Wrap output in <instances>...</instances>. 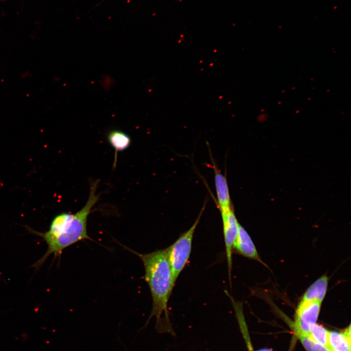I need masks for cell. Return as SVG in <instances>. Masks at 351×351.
Wrapping results in <instances>:
<instances>
[{
	"instance_id": "1",
	"label": "cell",
	"mask_w": 351,
	"mask_h": 351,
	"mask_svg": "<svg viewBox=\"0 0 351 351\" xmlns=\"http://www.w3.org/2000/svg\"><path fill=\"white\" fill-rule=\"evenodd\" d=\"M98 181L91 183L88 199L78 212L73 214L63 213L52 220L49 229L43 233L36 234L40 236L48 246L44 255L37 261L35 266L39 267L51 255L59 258L64 249L80 241L91 239L88 234V217L99 199L96 193Z\"/></svg>"
},
{
	"instance_id": "2",
	"label": "cell",
	"mask_w": 351,
	"mask_h": 351,
	"mask_svg": "<svg viewBox=\"0 0 351 351\" xmlns=\"http://www.w3.org/2000/svg\"><path fill=\"white\" fill-rule=\"evenodd\" d=\"M124 248L137 255L143 263L144 279L150 289L153 302L150 317L155 316L157 322L160 323L164 314L166 322L170 324L168 303L174 286L167 248L141 254L126 246Z\"/></svg>"
},
{
	"instance_id": "3",
	"label": "cell",
	"mask_w": 351,
	"mask_h": 351,
	"mask_svg": "<svg viewBox=\"0 0 351 351\" xmlns=\"http://www.w3.org/2000/svg\"><path fill=\"white\" fill-rule=\"evenodd\" d=\"M203 211L204 208H202L197 218L190 228L181 234L173 244L167 248V257L171 267L174 286H175L177 278L190 258L194 233Z\"/></svg>"
},
{
	"instance_id": "4",
	"label": "cell",
	"mask_w": 351,
	"mask_h": 351,
	"mask_svg": "<svg viewBox=\"0 0 351 351\" xmlns=\"http://www.w3.org/2000/svg\"><path fill=\"white\" fill-rule=\"evenodd\" d=\"M321 303L316 301L300 302L297 306L294 329L296 335L308 334L316 324Z\"/></svg>"
},
{
	"instance_id": "5",
	"label": "cell",
	"mask_w": 351,
	"mask_h": 351,
	"mask_svg": "<svg viewBox=\"0 0 351 351\" xmlns=\"http://www.w3.org/2000/svg\"><path fill=\"white\" fill-rule=\"evenodd\" d=\"M220 212L222 220L229 278L231 284L233 246L237 234L239 223L233 206L226 210H220Z\"/></svg>"
},
{
	"instance_id": "6",
	"label": "cell",
	"mask_w": 351,
	"mask_h": 351,
	"mask_svg": "<svg viewBox=\"0 0 351 351\" xmlns=\"http://www.w3.org/2000/svg\"><path fill=\"white\" fill-rule=\"evenodd\" d=\"M261 261L256 249L247 232L239 223L237 234L233 246V252Z\"/></svg>"
},
{
	"instance_id": "7",
	"label": "cell",
	"mask_w": 351,
	"mask_h": 351,
	"mask_svg": "<svg viewBox=\"0 0 351 351\" xmlns=\"http://www.w3.org/2000/svg\"><path fill=\"white\" fill-rule=\"evenodd\" d=\"M214 182L219 210H226L232 206L227 179L214 164Z\"/></svg>"
},
{
	"instance_id": "8",
	"label": "cell",
	"mask_w": 351,
	"mask_h": 351,
	"mask_svg": "<svg viewBox=\"0 0 351 351\" xmlns=\"http://www.w3.org/2000/svg\"><path fill=\"white\" fill-rule=\"evenodd\" d=\"M351 326L342 332H329L328 348L330 351H351Z\"/></svg>"
},
{
	"instance_id": "9",
	"label": "cell",
	"mask_w": 351,
	"mask_h": 351,
	"mask_svg": "<svg viewBox=\"0 0 351 351\" xmlns=\"http://www.w3.org/2000/svg\"><path fill=\"white\" fill-rule=\"evenodd\" d=\"M328 278L323 275L315 281L306 291L300 302L316 301L321 303L326 294Z\"/></svg>"
},
{
	"instance_id": "10",
	"label": "cell",
	"mask_w": 351,
	"mask_h": 351,
	"mask_svg": "<svg viewBox=\"0 0 351 351\" xmlns=\"http://www.w3.org/2000/svg\"><path fill=\"white\" fill-rule=\"evenodd\" d=\"M107 139L115 150V159L113 163V167L115 168L117 165L118 153L129 147L131 139L126 133L120 130H114L110 131L108 134Z\"/></svg>"
},
{
	"instance_id": "11",
	"label": "cell",
	"mask_w": 351,
	"mask_h": 351,
	"mask_svg": "<svg viewBox=\"0 0 351 351\" xmlns=\"http://www.w3.org/2000/svg\"><path fill=\"white\" fill-rule=\"evenodd\" d=\"M308 334L314 341L328 348L329 331L324 327L315 324Z\"/></svg>"
},
{
	"instance_id": "12",
	"label": "cell",
	"mask_w": 351,
	"mask_h": 351,
	"mask_svg": "<svg viewBox=\"0 0 351 351\" xmlns=\"http://www.w3.org/2000/svg\"><path fill=\"white\" fill-rule=\"evenodd\" d=\"M297 336L307 351H330L327 347L312 340L308 334H299Z\"/></svg>"
},
{
	"instance_id": "13",
	"label": "cell",
	"mask_w": 351,
	"mask_h": 351,
	"mask_svg": "<svg viewBox=\"0 0 351 351\" xmlns=\"http://www.w3.org/2000/svg\"><path fill=\"white\" fill-rule=\"evenodd\" d=\"M256 351H271L270 349H264L259 350Z\"/></svg>"
}]
</instances>
